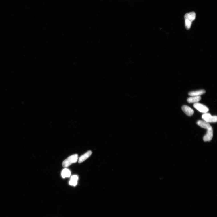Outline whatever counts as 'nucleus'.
Masks as SVG:
<instances>
[{"label":"nucleus","instance_id":"3","mask_svg":"<svg viewBox=\"0 0 217 217\" xmlns=\"http://www.w3.org/2000/svg\"><path fill=\"white\" fill-rule=\"evenodd\" d=\"M202 117L204 121L208 123H215L217 121V116H211L209 113H204L202 115Z\"/></svg>","mask_w":217,"mask_h":217},{"label":"nucleus","instance_id":"2","mask_svg":"<svg viewBox=\"0 0 217 217\" xmlns=\"http://www.w3.org/2000/svg\"><path fill=\"white\" fill-rule=\"evenodd\" d=\"M78 158V155L75 154L72 155L63 161L62 163L63 166L64 167H69L71 164L77 162Z\"/></svg>","mask_w":217,"mask_h":217},{"label":"nucleus","instance_id":"11","mask_svg":"<svg viewBox=\"0 0 217 217\" xmlns=\"http://www.w3.org/2000/svg\"><path fill=\"white\" fill-rule=\"evenodd\" d=\"M71 174V172L70 170L67 168L64 169L61 173L62 177L63 178L69 177Z\"/></svg>","mask_w":217,"mask_h":217},{"label":"nucleus","instance_id":"12","mask_svg":"<svg viewBox=\"0 0 217 217\" xmlns=\"http://www.w3.org/2000/svg\"><path fill=\"white\" fill-rule=\"evenodd\" d=\"M69 184L72 186H75L77 184V181L70 180L69 182Z\"/></svg>","mask_w":217,"mask_h":217},{"label":"nucleus","instance_id":"5","mask_svg":"<svg viewBox=\"0 0 217 217\" xmlns=\"http://www.w3.org/2000/svg\"><path fill=\"white\" fill-rule=\"evenodd\" d=\"M213 128L208 130L207 132L203 137L204 142H210L212 140L213 137Z\"/></svg>","mask_w":217,"mask_h":217},{"label":"nucleus","instance_id":"7","mask_svg":"<svg viewBox=\"0 0 217 217\" xmlns=\"http://www.w3.org/2000/svg\"><path fill=\"white\" fill-rule=\"evenodd\" d=\"M197 124L200 127L207 130L212 128L209 123L205 121L199 120L197 122Z\"/></svg>","mask_w":217,"mask_h":217},{"label":"nucleus","instance_id":"1","mask_svg":"<svg viewBox=\"0 0 217 217\" xmlns=\"http://www.w3.org/2000/svg\"><path fill=\"white\" fill-rule=\"evenodd\" d=\"M196 14L195 12H192L185 14L184 16L185 27L189 29L191 26L192 22L195 19Z\"/></svg>","mask_w":217,"mask_h":217},{"label":"nucleus","instance_id":"4","mask_svg":"<svg viewBox=\"0 0 217 217\" xmlns=\"http://www.w3.org/2000/svg\"><path fill=\"white\" fill-rule=\"evenodd\" d=\"M193 106L196 109L201 112L207 113L209 111V108L207 107L198 102L195 103Z\"/></svg>","mask_w":217,"mask_h":217},{"label":"nucleus","instance_id":"10","mask_svg":"<svg viewBox=\"0 0 217 217\" xmlns=\"http://www.w3.org/2000/svg\"><path fill=\"white\" fill-rule=\"evenodd\" d=\"M205 93V90H202L190 92L189 93V95L191 96H200Z\"/></svg>","mask_w":217,"mask_h":217},{"label":"nucleus","instance_id":"13","mask_svg":"<svg viewBox=\"0 0 217 217\" xmlns=\"http://www.w3.org/2000/svg\"><path fill=\"white\" fill-rule=\"evenodd\" d=\"M78 179L79 177L77 175H74L71 177L70 180L77 181V180H78Z\"/></svg>","mask_w":217,"mask_h":217},{"label":"nucleus","instance_id":"6","mask_svg":"<svg viewBox=\"0 0 217 217\" xmlns=\"http://www.w3.org/2000/svg\"><path fill=\"white\" fill-rule=\"evenodd\" d=\"M183 111L188 116H192L194 114V111L190 107L187 105H183L182 107Z\"/></svg>","mask_w":217,"mask_h":217},{"label":"nucleus","instance_id":"8","mask_svg":"<svg viewBox=\"0 0 217 217\" xmlns=\"http://www.w3.org/2000/svg\"><path fill=\"white\" fill-rule=\"evenodd\" d=\"M92 154V152L89 151L87 152L86 153L81 156L79 159V163H81L85 161L89 158Z\"/></svg>","mask_w":217,"mask_h":217},{"label":"nucleus","instance_id":"9","mask_svg":"<svg viewBox=\"0 0 217 217\" xmlns=\"http://www.w3.org/2000/svg\"><path fill=\"white\" fill-rule=\"evenodd\" d=\"M201 99V98L200 96H193L188 98L187 101L189 103H198Z\"/></svg>","mask_w":217,"mask_h":217}]
</instances>
